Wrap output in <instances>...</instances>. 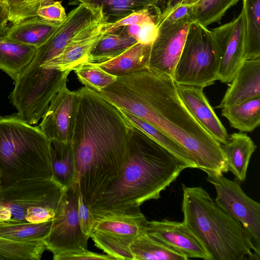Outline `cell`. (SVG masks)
I'll list each match as a JSON object with an SVG mask.
<instances>
[{"label":"cell","instance_id":"6da1fadb","mask_svg":"<svg viewBox=\"0 0 260 260\" xmlns=\"http://www.w3.org/2000/svg\"><path fill=\"white\" fill-rule=\"evenodd\" d=\"M99 92L166 134L183 147L196 168L217 174L229 171L221 144L189 112L171 76L146 68L117 77Z\"/></svg>","mask_w":260,"mask_h":260},{"label":"cell","instance_id":"7a4b0ae2","mask_svg":"<svg viewBox=\"0 0 260 260\" xmlns=\"http://www.w3.org/2000/svg\"><path fill=\"white\" fill-rule=\"evenodd\" d=\"M78 103L72 144L76 180L89 207L121 173L126 159L130 121L120 109L86 86Z\"/></svg>","mask_w":260,"mask_h":260},{"label":"cell","instance_id":"3957f363","mask_svg":"<svg viewBox=\"0 0 260 260\" xmlns=\"http://www.w3.org/2000/svg\"><path fill=\"white\" fill-rule=\"evenodd\" d=\"M188 168L130 121L126 161L116 180L89 208L93 221L136 211L144 202L159 199Z\"/></svg>","mask_w":260,"mask_h":260},{"label":"cell","instance_id":"277c9868","mask_svg":"<svg viewBox=\"0 0 260 260\" xmlns=\"http://www.w3.org/2000/svg\"><path fill=\"white\" fill-rule=\"evenodd\" d=\"M182 186L183 222L202 243L210 260L260 259V250L249 233L205 189Z\"/></svg>","mask_w":260,"mask_h":260},{"label":"cell","instance_id":"5b68a950","mask_svg":"<svg viewBox=\"0 0 260 260\" xmlns=\"http://www.w3.org/2000/svg\"><path fill=\"white\" fill-rule=\"evenodd\" d=\"M2 185L52 177L50 140L17 113L0 118Z\"/></svg>","mask_w":260,"mask_h":260},{"label":"cell","instance_id":"8992f818","mask_svg":"<svg viewBox=\"0 0 260 260\" xmlns=\"http://www.w3.org/2000/svg\"><path fill=\"white\" fill-rule=\"evenodd\" d=\"M218 66L211 30L197 22H191L174 71L175 83L204 88L217 80Z\"/></svg>","mask_w":260,"mask_h":260},{"label":"cell","instance_id":"52a82bcc","mask_svg":"<svg viewBox=\"0 0 260 260\" xmlns=\"http://www.w3.org/2000/svg\"><path fill=\"white\" fill-rule=\"evenodd\" d=\"M63 189L52 177L16 181L2 186L0 205L11 214L8 222H26L36 210L55 211Z\"/></svg>","mask_w":260,"mask_h":260},{"label":"cell","instance_id":"ba28073f","mask_svg":"<svg viewBox=\"0 0 260 260\" xmlns=\"http://www.w3.org/2000/svg\"><path fill=\"white\" fill-rule=\"evenodd\" d=\"M80 189L75 181L64 188L52 220L50 232L43 240L55 259L61 255L86 251L89 237L81 230L77 212Z\"/></svg>","mask_w":260,"mask_h":260},{"label":"cell","instance_id":"9c48e42d","mask_svg":"<svg viewBox=\"0 0 260 260\" xmlns=\"http://www.w3.org/2000/svg\"><path fill=\"white\" fill-rule=\"evenodd\" d=\"M147 221L140 209L103 217L94 221L90 238L96 247L115 259L134 260L130 245L145 231Z\"/></svg>","mask_w":260,"mask_h":260},{"label":"cell","instance_id":"30bf717a","mask_svg":"<svg viewBox=\"0 0 260 260\" xmlns=\"http://www.w3.org/2000/svg\"><path fill=\"white\" fill-rule=\"evenodd\" d=\"M205 173L207 181L216 190L217 205L244 226L260 250V204L244 192L237 179L231 180L223 174Z\"/></svg>","mask_w":260,"mask_h":260},{"label":"cell","instance_id":"8fae6325","mask_svg":"<svg viewBox=\"0 0 260 260\" xmlns=\"http://www.w3.org/2000/svg\"><path fill=\"white\" fill-rule=\"evenodd\" d=\"M211 34L219 58L217 80L230 83L245 60L243 10L232 21L211 30Z\"/></svg>","mask_w":260,"mask_h":260},{"label":"cell","instance_id":"7c38bea8","mask_svg":"<svg viewBox=\"0 0 260 260\" xmlns=\"http://www.w3.org/2000/svg\"><path fill=\"white\" fill-rule=\"evenodd\" d=\"M191 16L168 25H157V35L150 46L148 68L171 76L181 55Z\"/></svg>","mask_w":260,"mask_h":260},{"label":"cell","instance_id":"4fadbf2b","mask_svg":"<svg viewBox=\"0 0 260 260\" xmlns=\"http://www.w3.org/2000/svg\"><path fill=\"white\" fill-rule=\"evenodd\" d=\"M78 103V91H71L67 85L52 100L38 125L50 140L72 143Z\"/></svg>","mask_w":260,"mask_h":260},{"label":"cell","instance_id":"5bb4252c","mask_svg":"<svg viewBox=\"0 0 260 260\" xmlns=\"http://www.w3.org/2000/svg\"><path fill=\"white\" fill-rule=\"evenodd\" d=\"M107 32L105 20L90 25L77 33L58 55L40 66L61 72L73 71L87 62L91 49Z\"/></svg>","mask_w":260,"mask_h":260},{"label":"cell","instance_id":"9a60e30c","mask_svg":"<svg viewBox=\"0 0 260 260\" xmlns=\"http://www.w3.org/2000/svg\"><path fill=\"white\" fill-rule=\"evenodd\" d=\"M145 232L188 258L210 260L202 243L183 221H148Z\"/></svg>","mask_w":260,"mask_h":260},{"label":"cell","instance_id":"2e32d148","mask_svg":"<svg viewBox=\"0 0 260 260\" xmlns=\"http://www.w3.org/2000/svg\"><path fill=\"white\" fill-rule=\"evenodd\" d=\"M183 104L196 121L221 145L229 135L203 92V88L176 85Z\"/></svg>","mask_w":260,"mask_h":260},{"label":"cell","instance_id":"e0dca14e","mask_svg":"<svg viewBox=\"0 0 260 260\" xmlns=\"http://www.w3.org/2000/svg\"><path fill=\"white\" fill-rule=\"evenodd\" d=\"M231 82L217 108L260 96V57L245 60Z\"/></svg>","mask_w":260,"mask_h":260},{"label":"cell","instance_id":"ac0fdd59","mask_svg":"<svg viewBox=\"0 0 260 260\" xmlns=\"http://www.w3.org/2000/svg\"><path fill=\"white\" fill-rule=\"evenodd\" d=\"M221 147L229 171L239 181H244L251 156L256 146L247 134L240 132L229 135L227 142Z\"/></svg>","mask_w":260,"mask_h":260},{"label":"cell","instance_id":"d6986e66","mask_svg":"<svg viewBox=\"0 0 260 260\" xmlns=\"http://www.w3.org/2000/svg\"><path fill=\"white\" fill-rule=\"evenodd\" d=\"M37 48L0 37V69L14 81L32 60Z\"/></svg>","mask_w":260,"mask_h":260},{"label":"cell","instance_id":"ffe728a7","mask_svg":"<svg viewBox=\"0 0 260 260\" xmlns=\"http://www.w3.org/2000/svg\"><path fill=\"white\" fill-rule=\"evenodd\" d=\"M59 25L36 15L12 24L5 37L38 48L45 43Z\"/></svg>","mask_w":260,"mask_h":260},{"label":"cell","instance_id":"44dd1931","mask_svg":"<svg viewBox=\"0 0 260 260\" xmlns=\"http://www.w3.org/2000/svg\"><path fill=\"white\" fill-rule=\"evenodd\" d=\"M137 43V41L127 33L124 26L105 32L91 49L87 62L96 64L106 62Z\"/></svg>","mask_w":260,"mask_h":260},{"label":"cell","instance_id":"7402d4cb","mask_svg":"<svg viewBox=\"0 0 260 260\" xmlns=\"http://www.w3.org/2000/svg\"><path fill=\"white\" fill-rule=\"evenodd\" d=\"M150 46L138 42L115 58L96 65L116 77L141 70L148 68Z\"/></svg>","mask_w":260,"mask_h":260},{"label":"cell","instance_id":"603a6c76","mask_svg":"<svg viewBox=\"0 0 260 260\" xmlns=\"http://www.w3.org/2000/svg\"><path fill=\"white\" fill-rule=\"evenodd\" d=\"M52 177L63 188L76 180L75 154L72 143L50 140Z\"/></svg>","mask_w":260,"mask_h":260},{"label":"cell","instance_id":"cb8c5ba5","mask_svg":"<svg viewBox=\"0 0 260 260\" xmlns=\"http://www.w3.org/2000/svg\"><path fill=\"white\" fill-rule=\"evenodd\" d=\"M134 260H187L185 255L143 231L130 245Z\"/></svg>","mask_w":260,"mask_h":260},{"label":"cell","instance_id":"d4e9b609","mask_svg":"<svg viewBox=\"0 0 260 260\" xmlns=\"http://www.w3.org/2000/svg\"><path fill=\"white\" fill-rule=\"evenodd\" d=\"M221 109L231 126L241 132H251L260 124V96Z\"/></svg>","mask_w":260,"mask_h":260},{"label":"cell","instance_id":"484cf974","mask_svg":"<svg viewBox=\"0 0 260 260\" xmlns=\"http://www.w3.org/2000/svg\"><path fill=\"white\" fill-rule=\"evenodd\" d=\"M160 0H79L76 5L85 3L100 7L106 22H116L143 9L158 7Z\"/></svg>","mask_w":260,"mask_h":260},{"label":"cell","instance_id":"4316f807","mask_svg":"<svg viewBox=\"0 0 260 260\" xmlns=\"http://www.w3.org/2000/svg\"><path fill=\"white\" fill-rule=\"evenodd\" d=\"M245 24V60L260 57V0H242Z\"/></svg>","mask_w":260,"mask_h":260},{"label":"cell","instance_id":"83f0119b","mask_svg":"<svg viewBox=\"0 0 260 260\" xmlns=\"http://www.w3.org/2000/svg\"><path fill=\"white\" fill-rule=\"evenodd\" d=\"M52 220L41 222H8L0 223V237L15 241H43L48 235Z\"/></svg>","mask_w":260,"mask_h":260},{"label":"cell","instance_id":"f1b7e54d","mask_svg":"<svg viewBox=\"0 0 260 260\" xmlns=\"http://www.w3.org/2000/svg\"><path fill=\"white\" fill-rule=\"evenodd\" d=\"M121 111L135 125L186 164L189 168H196L195 164L183 147L166 134L147 121L128 112Z\"/></svg>","mask_w":260,"mask_h":260},{"label":"cell","instance_id":"f546056e","mask_svg":"<svg viewBox=\"0 0 260 260\" xmlns=\"http://www.w3.org/2000/svg\"><path fill=\"white\" fill-rule=\"evenodd\" d=\"M45 250L42 240L20 242L0 237V259L40 260Z\"/></svg>","mask_w":260,"mask_h":260},{"label":"cell","instance_id":"4dcf8cb0","mask_svg":"<svg viewBox=\"0 0 260 260\" xmlns=\"http://www.w3.org/2000/svg\"><path fill=\"white\" fill-rule=\"evenodd\" d=\"M240 0H199L194 4L193 21L207 27L213 23L220 22L226 11Z\"/></svg>","mask_w":260,"mask_h":260},{"label":"cell","instance_id":"1f68e13d","mask_svg":"<svg viewBox=\"0 0 260 260\" xmlns=\"http://www.w3.org/2000/svg\"><path fill=\"white\" fill-rule=\"evenodd\" d=\"M73 71L84 86L97 92L113 83L117 77L106 72L97 65L89 62L79 65Z\"/></svg>","mask_w":260,"mask_h":260},{"label":"cell","instance_id":"d6a6232c","mask_svg":"<svg viewBox=\"0 0 260 260\" xmlns=\"http://www.w3.org/2000/svg\"><path fill=\"white\" fill-rule=\"evenodd\" d=\"M161 12L160 8L156 7L143 9L133 13L116 22L108 23L107 32L112 31L121 26L140 23L146 21L156 22Z\"/></svg>","mask_w":260,"mask_h":260},{"label":"cell","instance_id":"836d02e7","mask_svg":"<svg viewBox=\"0 0 260 260\" xmlns=\"http://www.w3.org/2000/svg\"><path fill=\"white\" fill-rule=\"evenodd\" d=\"M156 22L154 21H146L124 27L127 33L138 43L150 45L157 35Z\"/></svg>","mask_w":260,"mask_h":260},{"label":"cell","instance_id":"e575fe53","mask_svg":"<svg viewBox=\"0 0 260 260\" xmlns=\"http://www.w3.org/2000/svg\"><path fill=\"white\" fill-rule=\"evenodd\" d=\"M36 15L42 19L57 25L61 24L67 17L61 1L47 0L38 8Z\"/></svg>","mask_w":260,"mask_h":260},{"label":"cell","instance_id":"d590c367","mask_svg":"<svg viewBox=\"0 0 260 260\" xmlns=\"http://www.w3.org/2000/svg\"><path fill=\"white\" fill-rule=\"evenodd\" d=\"M193 5L177 3L167 7L158 16L156 22V26L171 24L185 17H192Z\"/></svg>","mask_w":260,"mask_h":260},{"label":"cell","instance_id":"8d00e7d4","mask_svg":"<svg viewBox=\"0 0 260 260\" xmlns=\"http://www.w3.org/2000/svg\"><path fill=\"white\" fill-rule=\"evenodd\" d=\"M9 21L12 24L35 15L27 0H6Z\"/></svg>","mask_w":260,"mask_h":260},{"label":"cell","instance_id":"74e56055","mask_svg":"<svg viewBox=\"0 0 260 260\" xmlns=\"http://www.w3.org/2000/svg\"><path fill=\"white\" fill-rule=\"evenodd\" d=\"M77 212L81 230L90 238L94 221L89 207L85 203L80 191L78 199Z\"/></svg>","mask_w":260,"mask_h":260},{"label":"cell","instance_id":"f35d334b","mask_svg":"<svg viewBox=\"0 0 260 260\" xmlns=\"http://www.w3.org/2000/svg\"><path fill=\"white\" fill-rule=\"evenodd\" d=\"M111 260L115 259L113 256L106 254H99L91 252L87 250L86 251L77 253H69L60 255L57 257L55 260Z\"/></svg>","mask_w":260,"mask_h":260},{"label":"cell","instance_id":"ab89813d","mask_svg":"<svg viewBox=\"0 0 260 260\" xmlns=\"http://www.w3.org/2000/svg\"><path fill=\"white\" fill-rule=\"evenodd\" d=\"M9 21V15L7 8L0 4V37L5 36L7 34L9 26L8 23Z\"/></svg>","mask_w":260,"mask_h":260},{"label":"cell","instance_id":"60d3db41","mask_svg":"<svg viewBox=\"0 0 260 260\" xmlns=\"http://www.w3.org/2000/svg\"><path fill=\"white\" fill-rule=\"evenodd\" d=\"M47 0H27L29 8L33 13L36 16V12L38 7L43 3Z\"/></svg>","mask_w":260,"mask_h":260},{"label":"cell","instance_id":"b9f144b4","mask_svg":"<svg viewBox=\"0 0 260 260\" xmlns=\"http://www.w3.org/2000/svg\"><path fill=\"white\" fill-rule=\"evenodd\" d=\"M199 0H179L177 3L183 5H193Z\"/></svg>","mask_w":260,"mask_h":260},{"label":"cell","instance_id":"7bdbcfd3","mask_svg":"<svg viewBox=\"0 0 260 260\" xmlns=\"http://www.w3.org/2000/svg\"><path fill=\"white\" fill-rule=\"evenodd\" d=\"M179 0H166L167 7L173 5L178 2Z\"/></svg>","mask_w":260,"mask_h":260},{"label":"cell","instance_id":"ee69618b","mask_svg":"<svg viewBox=\"0 0 260 260\" xmlns=\"http://www.w3.org/2000/svg\"><path fill=\"white\" fill-rule=\"evenodd\" d=\"M0 4L5 6L7 8V4H6V0H0Z\"/></svg>","mask_w":260,"mask_h":260},{"label":"cell","instance_id":"f6af8a7d","mask_svg":"<svg viewBox=\"0 0 260 260\" xmlns=\"http://www.w3.org/2000/svg\"><path fill=\"white\" fill-rule=\"evenodd\" d=\"M79 0H73L71 3H69L70 5H76Z\"/></svg>","mask_w":260,"mask_h":260},{"label":"cell","instance_id":"bcb514c9","mask_svg":"<svg viewBox=\"0 0 260 260\" xmlns=\"http://www.w3.org/2000/svg\"><path fill=\"white\" fill-rule=\"evenodd\" d=\"M2 188V185L1 182H0V192H1V190Z\"/></svg>","mask_w":260,"mask_h":260},{"label":"cell","instance_id":"7dc6e473","mask_svg":"<svg viewBox=\"0 0 260 260\" xmlns=\"http://www.w3.org/2000/svg\"><path fill=\"white\" fill-rule=\"evenodd\" d=\"M0 182H1V172L0 171ZM2 183V182H1Z\"/></svg>","mask_w":260,"mask_h":260},{"label":"cell","instance_id":"c3c4849f","mask_svg":"<svg viewBox=\"0 0 260 260\" xmlns=\"http://www.w3.org/2000/svg\"><path fill=\"white\" fill-rule=\"evenodd\" d=\"M3 222H3V221L0 220V223H3Z\"/></svg>","mask_w":260,"mask_h":260},{"label":"cell","instance_id":"681fc988","mask_svg":"<svg viewBox=\"0 0 260 260\" xmlns=\"http://www.w3.org/2000/svg\"><path fill=\"white\" fill-rule=\"evenodd\" d=\"M1 117H2V116H1V115H0V118H1Z\"/></svg>","mask_w":260,"mask_h":260}]
</instances>
